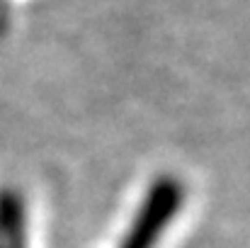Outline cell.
Returning a JSON list of instances; mask_svg holds the SVG:
<instances>
[{
	"instance_id": "1",
	"label": "cell",
	"mask_w": 250,
	"mask_h": 248,
	"mask_svg": "<svg viewBox=\"0 0 250 248\" xmlns=\"http://www.w3.org/2000/svg\"><path fill=\"white\" fill-rule=\"evenodd\" d=\"M182 185L175 178H161L148 190L131 229L126 231L119 248H156L167 224L182 207Z\"/></svg>"
},
{
	"instance_id": "2",
	"label": "cell",
	"mask_w": 250,
	"mask_h": 248,
	"mask_svg": "<svg viewBox=\"0 0 250 248\" xmlns=\"http://www.w3.org/2000/svg\"><path fill=\"white\" fill-rule=\"evenodd\" d=\"M0 248H27V217L20 195L0 192Z\"/></svg>"
}]
</instances>
